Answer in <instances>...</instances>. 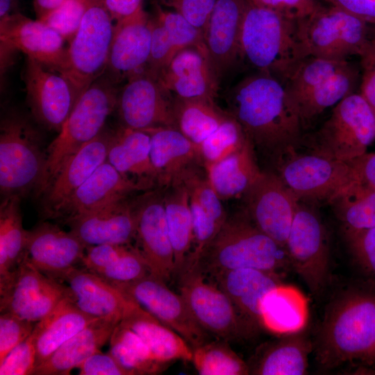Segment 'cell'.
<instances>
[{"instance_id": "cell-1", "label": "cell", "mask_w": 375, "mask_h": 375, "mask_svg": "<svg viewBox=\"0 0 375 375\" xmlns=\"http://www.w3.org/2000/svg\"><path fill=\"white\" fill-rule=\"evenodd\" d=\"M228 105L254 147L279 157L299 143V114L276 77L259 72L245 77L230 92Z\"/></svg>"}, {"instance_id": "cell-2", "label": "cell", "mask_w": 375, "mask_h": 375, "mask_svg": "<svg viewBox=\"0 0 375 375\" xmlns=\"http://www.w3.org/2000/svg\"><path fill=\"white\" fill-rule=\"evenodd\" d=\"M375 349V294L350 289L327 306L316 343V359L332 369L356 359H368Z\"/></svg>"}, {"instance_id": "cell-3", "label": "cell", "mask_w": 375, "mask_h": 375, "mask_svg": "<svg viewBox=\"0 0 375 375\" xmlns=\"http://www.w3.org/2000/svg\"><path fill=\"white\" fill-rule=\"evenodd\" d=\"M240 58L282 82L303 59L297 20L246 0Z\"/></svg>"}, {"instance_id": "cell-4", "label": "cell", "mask_w": 375, "mask_h": 375, "mask_svg": "<svg viewBox=\"0 0 375 375\" xmlns=\"http://www.w3.org/2000/svg\"><path fill=\"white\" fill-rule=\"evenodd\" d=\"M212 273L251 268L278 276L290 265L286 250L260 231L246 211L228 217L201 263Z\"/></svg>"}, {"instance_id": "cell-5", "label": "cell", "mask_w": 375, "mask_h": 375, "mask_svg": "<svg viewBox=\"0 0 375 375\" xmlns=\"http://www.w3.org/2000/svg\"><path fill=\"white\" fill-rule=\"evenodd\" d=\"M119 85L105 74L82 94L58 135L47 149V162L38 195L43 194L65 162L104 128L116 109Z\"/></svg>"}, {"instance_id": "cell-6", "label": "cell", "mask_w": 375, "mask_h": 375, "mask_svg": "<svg viewBox=\"0 0 375 375\" xmlns=\"http://www.w3.org/2000/svg\"><path fill=\"white\" fill-rule=\"evenodd\" d=\"M46 162L39 131L24 115L8 110L0 124L1 194L22 197L35 190L38 195Z\"/></svg>"}, {"instance_id": "cell-7", "label": "cell", "mask_w": 375, "mask_h": 375, "mask_svg": "<svg viewBox=\"0 0 375 375\" xmlns=\"http://www.w3.org/2000/svg\"><path fill=\"white\" fill-rule=\"evenodd\" d=\"M297 24L303 58L345 60L353 56L360 57L371 41L372 24L321 1Z\"/></svg>"}, {"instance_id": "cell-8", "label": "cell", "mask_w": 375, "mask_h": 375, "mask_svg": "<svg viewBox=\"0 0 375 375\" xmlns=\"http://www.w3.org/2000/svg\"><path fill=\"white\" fill-rule=\"evenodd\" d=\"M115 22L104 0H90L81 23L67 51L62 75L78 101L82 94L106 70Z\"/></svg>"}, {"instance_id": "cell-9", "label": "cell", "mask_w": 375, "mask_h": 375, "mask_svg": "<svg viewBox=\"0 0 375 375\" xmlns=\"http://www.w3.org/2000/svg\"><path fill=\"white\" fill-rule=\"evenodd\" d=\"M375 140V112L353 92L338 103L314 138L312 152L350 161L367 152Z\"/></svg>"}, {"instance_id": "cell-10", "label": "cell", "mask_w": 375, "mask_h": 375, "mask_svg": "<svg viewBox=\"0 0 375 375\" xmlns=\"http://www.w3.org/2000/svg\"><path fill=\"white\" fill-rule=\"evenodd\" d=\"M278 176L300 199H326L328 201L348 185L358 181L349 162L315 152L297 153L291 149L282 155Z\"/></svg>"}, {"instance_id": "cell-11", "label": "cell", "mask_w": 375, "mask_h": 375, "mask_svg": "<svg viewBox=\"0 0 375 375\" xmlns=\"http://www.w3.org/2000/svg\"><path fill=\"white\" fill-rule=\"evenodd\" d=\"M285 249L290 265L310 291L319 294L329 274V249L325 227L315 211L298 203Z\"/></svg>"}, {"instance_id": "cell-12", "label": "cell", "mask_w": 375, "mask_h": 375, "mask_svg": "<svg viewBox=\"0 0 375 375\" xmlns=\"http://www.w3.org/2000/svg\"><path fill=\"white\" fill-rule=\"evenodd\" d=\"M179 291L199 325L225 341L251 337L229 297L217 285L207 282L202 269L183 272Z\"/></svg>"}, {"instance_id": "cell-13", "label": "cell", "mask_w": 375, "mask_h": 375, "mask_svg": "<svg viewBox=\"0 0 375 375\" xmlns=\"http://www.w3.org/2000/svg\"><path fill=\"white\" fill-rule=\"evenodd\" d=\"M112 284L178 333L192 349L208 342V333L195 319L183 297L160 278L148 274L132 281Z\"/></svg>"}, {"instance_id": "cell-14", "label": "cell", "mask_w": 375, "mask_h": 375, "mask_svg": "<svg viewBox=\"0 0 375 375\" xmlns=\"http://www.w3.org/2000/svg\"><path fill=\"white\" fill-rule=\"evenodd\" d=\"M71 295L68 285L41 272L25 253L9 284L0 290V310L37 322Z\"/></svg>"}, {"instance_id": "cell-15", "label": "cell", "mask_w": 375, "mask_h": 375, "mask_svg": "<svg viewBox=\"0 0 375 375\" xmlns=\"http://www.w3.org/2000/svg\"><path fill=\"white\" fill-rule=\"evenodd\" d=\"M116 109L122 126L147 130L175 127L173 97L146 69L126 81L119 89Z\"/></svg>"}, {"instance_id": "cell-16", "label": "cell", "mask_w": 375, "mask_h": 375, "mask_svg": "<svg viewBox=\"0 0 375 375\" xmlns=\"http://www.w3.org/2000/svg\"><path fill=\"white\" fill-rule=\"evenodd\" d=\"M243 196L251 221L285 248L299 203L294 194L278 175L262 172Z\"/></svg>"}, {"instance_id": "cell-17", "label": "cell", "mask_w": 375, "mask_h": 375, "mask_svg": "<svg viewBox=\"0 0 375 375\" xmlns=\"http://www.w3.org/2000/svg\"><path fill=\"white\" fill-rule=\"evenodd\" d=\"M23 76L27 101L35 118L59 133L77 102L70 83L58 72L29 57Z\"/></svg>"}, {"instance_id": "cell-18", "label": "cell", "mask_w": 375, "mask_h": 375, "mask_svg": "<svg viewBox=\"0 0 375 375\" xmlns=\"http://www.w3.org/2000/svg\"><path fill=\"white\" fill-rule=\"evenodd\" d=\"M135 238L150 274L164 281L175 272L174 255L165 218L164 191L155 190L135 203Z\"/></svg>"}, {"instance_id": "cell-19", "label": "cell", "mask_w": 375, "mask_h": 375, "mask_svg": "<svg viewBox=\"0 0 375 375\" xmlns=\"http://www.w3.org/2000/svg\"><path fill=\"white\" fill-rule=\"evenodd\" d=\"M151 42V17L142 8L115 24L104 74L117 85L143 71Z\"/></svg>"}, {"instance_id": "cell-20", "label": "cell", "mask_w": 375, "mask_h": 375, "mask_svg": "<svg viewBox=\"0 0 375 375\" xmlns=\"http://www.w3.org/2000/svg\"><path fill=\"white\" fill-rule=\"evenodd\" d=\"M86 248L72 231L44 222L28 231L26 256L41 272L62 282L69 270L82 262Z\"/></svg>"}, {"instance_id": "cell-21", "label": "cell", "mask_w": 375, "mask_h": 375, "mask_svg": "<svg viewBox=\"0 0 375 375\" xmlns=\"http://www.w3.org/2000/svg\"><path fill=\"white\" fill-rule=\"evenodd\" d=\"M0 40L47 68L62 74L67 63L66 40L41 20L17 12L0 20Z\"/></svg>"}, {"instance_id": "cell-22", "label": "cell", "mask_w": 375, "mask_h": 375, "mask_svg": "<svg viewBox=\"0 0 375 375\" xmlns=\"http://www.w3.org/2000/svg\"><path fill=\"white\" fill-rule=\"evenodd\" d=\"M112 133L104 128L62 166L43 193L42 209L46 218L54 219L67 199L106 160Z\"/></svg>"}, {"instance_id": "cell-23", "label": "cell", "mask_w": 375, "mask_h": 375, "mask_svg": "<svg viewBox=\"0 0 375 375\" xmlns=\"http://www.w3.org/2000/svg\"><path fill=\"white\" fill-rule=\"evenodd\" d=\"M157 78L174 97L213 101L220 83L208 53L192 47L178 52L158 73Z\"/></svg>"}, {"instance_id": "cell-24", "label": "cell", "mask_w": 375, "mask_h": 375, "mask_svg": "<svg viewBox=\"0 0 375 375\" xmlns=\"http://www.w3.org/2000/svg\"><path fill=\"white\" fill-rule=\"evenodd\" d=\"M122 199L76 217L67 224L86 247L105 244H128L135 238V203Z\"/></svg>"}, {"instance_id": "cell-25", "label": "cell", "mask_w": 375, "mask_h": 375, "mask_svg": "<svg viewBox=\"0 0 375 375\" xmlns=\"http://www.w3.org/2000/svg\"><path fill=\"white\" fill-rule=\"evenodd\" d=\"M246 0H216L203 31L210 63L219 81L240 58Z\"/></svg>"}, {"instance_id": "cell-26", "label": "cell", "mask_w": 375, "mask_h": 375, "mask_svg": "<svg viewBox=\"0 0 375 375\" xmlns=\"http://www.w3.org/2000/svg\"><path fill=\"white\" fill-rule=\"evenodd\" d=\"M144 190L123 176L107 160L67 199L54 219L65 223L85 213Z\"/></svg>"}, {"instance_id": "cell-27", "label": "cell", "mask_w": 375, "mask_h": 375, "mask_svg": "<svg viewBox=\"0 0 375 375\" xmlns=\"http://www.w3.org/2000/svg\"><path fill=\"white\" fill-rule=\"evenodd\" d=\"M217 285L229 297L251 335L262 328L260 305L264 295L280 282L278 276L240 268L213 273Z\"/></svg>"}, {"instance_id": "cell-28", "label": "cell", "mask_w": 375, "mask_h": 375, "mask_svg": "<svg viewBox=\"0 0 375 375\" xmlns=\"http://www.w3.org/2000/svg\"><path fill=\"white\" fill-rule=\"evenodd\" d=\"M150 135V156L163 188L180 182L184 172L202 165L198 146L175 127L159 126L144 130Z\"/></svg>"}, {"instance_id": "cell-29", "label": "cell", "mask_w": 375, "mask_h": 375, "mask_svg": "<svg viewBox=\"0 0 375 375\" xmlns=\"http://www.w3.org/2000/svg\"><path fill=\"white\" fill-rule=\"evenodd\" d=\"M62 282L67 283L76 305L95 318L120 322L131 300L112 283L85 269H72Z\"/></svg>"}, {"instance_id": "cell-30", "label": "cell", "mask_w": 375, "mask_h": 375, "mask_svg": "<svg viewBox=\"0 0 375 375\" xmlns=\"http://www.w3.org/2000/svg\"><path fill=\"white\" fill-rule=\"evenodd\" d=\"M150 147L147 132L120 126L112 131L106 160L123 176L149 190L158 183Z\"/></svg>"}, {"instance_id": "cell-31", "label": "cell", "mask_w": 375, "mask_h": 375, "mask_svg": "<svg viewBox=\"0 0 375 375\" xmlns=\"http://www.w3.org/2000/svg\"><path fill=\"white\" fill-rule=\"evenodd\" d=\"M119 322L99 318L70 338L47 359L37 365L32 375H66L108 342Z\"/></svg>"}, {"instance_id": "cell-32", "label": "cell", "mask_w": 375, "mask_h": 375, "mask_svg": "<svg viewBox=\"0 0 375 375\" xmlns=\"http://www.w3.org/2000/svg\"><path fill=\"white\" fill-rule=\"evenodd\" d=\"M120 322L142 338L159 362L168 365L176 360H192L189 344L132 299Z\"/></svg>"}, {"instance_id": "cell-33", "label": "cell", "mask_w": 375, "mask_h": 375, "mask_svg": "<svg viewBox=\"0 0 375 375\" xmlns=\"http://www.w3.org/2000/svg\"><path fill=\"white\" fill-rule=\"evenodd\" d=\"M262 327L285 335L301 332L308 319V303L296 287L279 283L262 297L260 305Z\"/></svg>"}, {"instance_id": "cell-34", "label": "cell", "mask_w": 375, "mask_h": 375, "mask_svg": "<svg viewBox=\"0 0 375 375\" xmlns=\"http://www.w3.org/2000/svg\"><path fill=\"white\" fill-rule=\"evenodd\" d=\"M81 264L86 270L111 283H126L150 274L138 249L130 244L87 247Z\"/></svg>"}, {"instance_id": "cell-35", "label": "cell", "mask_w": 375, "mask_h": 375, "mask_svg": "<svg viewBox=\"0 0 375 375\" xmlns=\"http://www.w3.org/2000/svg\"><path fill=\"white\" fill-rule=\"evenodd\" d=\"M97 319L99 318L83 312L74 303L72 295L62 299L47 316L36 322L32 332L36 351V366Z\"/></svg>"}, {"instance_id": "cell-36", "label": "cell", "mask_w": 375, "mask_h": 375, "mask_svg": "<svg viewBox=\"0 0 375 375\" xmlns=\"http://www.w3.org/2000/svg\"><path fill=\"white\" fill-rule=\"evenodd\" d=\"M249 365V374L302 375L308 366L312 344L301 332L265 344Z\"/></svg>"}, {"instance_id": "cell-37", "label": "cell", "mask_w": 375, "mask_h": 375, "mask_svg": "<svg viewBox=\"0 0 375 375\" xmlns=\"http://www.w3.org/2000/svg\"><path fill=\"white\" fill-rule=\"evenodd\" d=\"M249 140L239 150L205 167L208 178L221 200L244 195L262 172Z\"/></svg>"}, {"instance_id": "cell-38", "label": "cell", "mask_w": 375, "mask_h": 375, "mask_svg": "<svg viewBox=\"0 0 375 375\" xmlns=\"http://www.w3.org/2000/svg\"><path fill=\"white\" fill-rule=\"evenodd\" d=\"M21 197H4L0 206V290L10 282L26 253L28 231L22 225Z\"/></svg>"}, {"instance_id": "cell-39", "label": "cell", "mask_w": 375, "mask_h": 375, "mask_svg": "<svg viewBox=\"0 0 375 375\" xmlns=\"http://www.w3.org/2000/svg\"><path fill=\"white\" fill-rule=\"evenodd\" d=\"M164 206L174 250V274L180 275L193 244V224L189 194L181 181L165 188Z\"/></svg>"}, {"instance_id": "cell-40", "label": "cell", "mask_w": 375, "mask_h": 375, "mask_svg": "<svg viewBox=\"0 0 375 375\" xmlns=\"http://www.w3.org/2000/svg\"><path fill=\"white\" fill-rule=\"evenodd\" d=\"M360 76L359 68L349 61L308 93L296 106L303 128L326 109L355 92Z\"/></svg>"}, {"instance_id": "cell-41", "label": "cell", "mask_w": 375, "mask_h": 375, "mask_svg": "<svg viewBox=\"0 0 375 375\" xmlns=\"http://www.w3.org/2000/svg\"><path fill=\"white\" fill-rule=\"evenodd\" d=\"M175 128L199 146L226 119L229 112L213 100L173 97Z\"/></svg>"}, {"instance_id": "cell-42", "label": "cell", "mask_w": 375, "mask_h": 375, "mask_svg": "<svg viewBox=\"0 0 375 375\" xmlns=\"http://www.w3.org/2000/svg\"><path fill=\"white\" fill-rule=\"evenodd\" d=\"M328 203L342 222L344 231H362L375 227V188L358 181L335 194Z\"/></svg>"}, {"instance_id": "cell-43", "label": "cell", "mask_w": 375, "mask_h": 375, "mask_svg": "<svg viewBox=\"0 0 375 375\" xmlns=\"http://www.w3.org/2000/svg\"><path fill=\"white\" fill-rule=\"evenodd\" d=\"M109 344V353L131 375L156 374L167 366L155 358L139 335L121 322L113 330Z\"/></svg>"}, {"instance_id": "cell-44", "label": "cell", "mask_w": 375, "mask_h": 375, "mask_svg": "<svg viewBox=\"0 0 375 375\" xmlns=\"http://www.w3.org/2000/svg\"><path fill=\"white\" fill-rule=\"evenodd\" d=\"M348 62V60L314 56L301 59L283 82L294 107L315 88L339 71Z\"/></svg>"}, {"instance_id": "cell-45", "label": "cell", "mask_w": 375, "mask_h": 375, "mask_svg": "<svg viewBox=\"0 0 375 375\" xmlns=\"http://www.w3.org/2000/svg\"><path fill=\"white\" fill-rule=\"evenodd\" d=\"M207 342L192 349V362L202 375H247L249 367L227 344Z\"/></svg>"}, {"instance_id": "cell-46", "label": "cell", "mask_w": 375, "mask_h": 375, "mask_svg": "<svg viewBox=\"0 0 375 375\" xmlns=\"http://www.w3.org/2000/svg\"><path fill=\"white\" fill-rule=\"evenodd\" d=\"M248 140L241 125L229 113L217 129L198 146L202 165L206 167L240 149Z\"/></svg>"}, {"instance_id": "cell-47", "label": "cell", "mask_w": 375, "mask_h": 375, "mask_svg": "<svg viewBox=\"0 0 375 375\" xmlns=\"http://www.w3.org/2000/svg\"><path fill=\"white\" fill-rule=\"evenodd\" d=\"M154 10V16L165 26L178 52L183 49L192 47L208 53L201 30L178 13L165 9L156 1Z\"/></svg>"}, {"instance_id": "cell-48", "label": "cell", "mask_w": 375, "mask_h": 375, "mask_svg": "<svg viewBox=\"0 0 375 375\" xmlns=\"http://www.w3.org/2000/svg\"><path fill=\"white\" fill-rule=\"evenodd\" d=\"M199 165L186 170L181 181L186 187L189 198L195 201L208 214L224 225L227 215L221 199L211 185L207 175L198 169Z\"/></svg>"}, {"instance_id": "cell-49", "label": "cell", "mask_w": 375, "mask_h": 375, "mask_svg": "<svg viewBox=\"0 0 375 375\" xmlns=\"http://www.w3.org/2000/svg\"><path fill=\"white\" fill-rule=\"evenodd\" d=\"M90 0H65L41 19L56 31L67 42L75 35Z\"/></svg>"}, {"instance_id": "cell-50", "label": "cell", "mask_w": 375, "mask_h": 375, "mask_svg": "<svg viewBox=\"0 0 375 375\" xmlns=\"http://www.w3.org/2000/svg\"><path fill=\"white\" fill-rule=\"evenodd\" d=\"M178 52L165 26L155 16L151 17V50L145 69L157 77Z\"/></svg>"}, {"instance_id": "cell-51", "label": "cell", "mask_w": 375, "mask_h": 375, "mask_svg": "<svg viewBox=\"0 0 375 375\" xmlns=\"http://www.w3.org/2000/svg\"><path fill=\"white\" fill-rule=\"evenodd\" d=\"M35 366L36 351L31 333L0 361V375H32Z\"/></svg>"}, {"instance_id": "cell-52", "label": "cell", "mask_w": 375, "mask_h": 375, "mask_svg": "<svg viewBox=\"0 0 375 375\" xmlns=\"http://www.w3.org/2000/svg\"><path fill=\"white\" fill-rule=\"evenodd\" d=\"M36 322L22 319L10 312L0 315V361L33 332Z\"/></svg>"}, {"instance_id": "cell-53", "label": "cell", "mask_w": 375, "mask_h": 375, "mask_svg": "<svg viewBox=\"0 0 375 375\" xmlns=\"http://www.w3.org/2000/svg\"><path fill=\"white\" fill-rule=\"evenodd\" d=\"M170 8L203 33L216 0H155Z\"/></svg>"}, {"instance_id": "cell-54", "label": "cell", "mask_w": 375, "mask_h": 375, "mask_svg": "<svg viewBox=\"0 0 375 375\" xmlns=\"http://www.w3.org/2000/svg\"><path fill=\"white\" fill-rule=\"evenodd\" d=\"M344 233L355 258L375 275V227L362 231H344Z\"/></svg>"}, {"instance_id": "cell-55", "label": "cell", "mask_w": 375, "mask_h": 375, "mask_svg": "<svg viewBox=\"0 0 375 375\" xmlns=\"http://www.w3.org/2000/svg\"><path fill=\"white\" fill-rule=\"evenodd\" d=\"M77 369L81 375H131L109 352L101 350L85 359Z\"/></svg>"}, {"instance_id": "cell-56", "label": "cell", "mask_w": 375, "mask_h": 375, "mask_svg": "<svg viewBox=\"0 0 375 375\" xmlns=\"http://www.w3.org/2000/svg\"><path fill=\"white\" fill-rule=\"evenodd\" d=\"M257 6L279 12L288 17L299 19L309 14L319 0H247Z\"/></svg>"}, {"instance_id": "cell-57", "label": "cell", "mask_w": 375, "mask_h": 375, "mask_svg": "<svg viewBox=\"0 0 375 375\" xmlns=\"http://www.w3.org/2000/svg\"><path fill=\"white\" fill-rule=\"evenodd\" d=\"M360 58L362 72L359 93L375 112V48L369 44Z\"/></svg>"}, {"instance_id": "cell-58", "label": "cell", "mask_w": 375, "mask_h": 375, "mask_svg": "<svg viewBox=\"0 0 375 375\" xmlns=\"http://www.w3.org/2000/svg\"><path fill=\"white\" fill-rule=\"evenodd\" d=\"M375 25V0H319Z\"/></svg>"}, {"instance_id": "cell-59", "label": "cell", "mask_w": 375, "mask_h": 375, "mask_svg": "<svg viewBox=\"0 0 375 375\" xmlns=\"http://www.w3.org/2000/svg\"><path fill=\"white\" fill-rule=\"evenodd\" d=\"M353 167L358 181L375 188V152L348 161Z\"/></svg>"}, {"instance_id": "cell-60", "label": "cell", "mask_w": 375, "mask_h": 375, "mask_svg": "<svg viewBox=\"0 0 375 375\" xmlns=\"http://www.w3.org/2000/svg\"><path fill=\"white\" fill-rule=\"evenodd\" d=\"M144 0H104L105 6L115 23L132 16L143 8Z\"/></svg>"}, {"instance_id": "cell-61", "label": "cell", "mask_w": 375, "mask_h": 375, "mask_svg": "<svg viewBox=\"0 0 375 375\" xmlns=\"http://www.w3.org/2000/svg\"><path fill=\"white\" fill-rule=\"evenodd\" d=\"M65 0H33L37 19H41L58 8Z\"/></svg>"}, {"instance_id": "cell-62", "label": "cell", "mask_w": 375, "mask_h": 375, "mask_svg": "<svg viewBox=\"0 0 375 375\" xmlns=\"http://www.w3.org/2000/svg\"><path fill=\"white\" fill-rule=\"evenodd\" d=\"M17 0H0V20L17 13Z\"/></svg>"}, {"instance_id": "cell-63", "label": "cell", "mask_w": 375, "mask_h": 375, "mask_svg": "<svg viewBox=\"0 0 375 375\" xmlns=\"http://www.w3.org/2000/svg\"><path fill=\"white\" fill-rule=\"evenodd\" d=\"M370 44L375 48V25H372V35H371V41Z\"/></svg>"}, {"instance_id": "cell-64", "label": "cell", "mask_w": 375, "mask_h": 375, "mask_svg": "<svg viewBox=\"0 0 375 375\" xmlns=\"http://www.w3.org/2000/svg\"><path fill=\"white\" fill-rule=\"evenodd\" d=\"M368 359L375 361V349L374 350L373 353L371 354V356L369 357Z\"/></svg>"}]
</instances>
